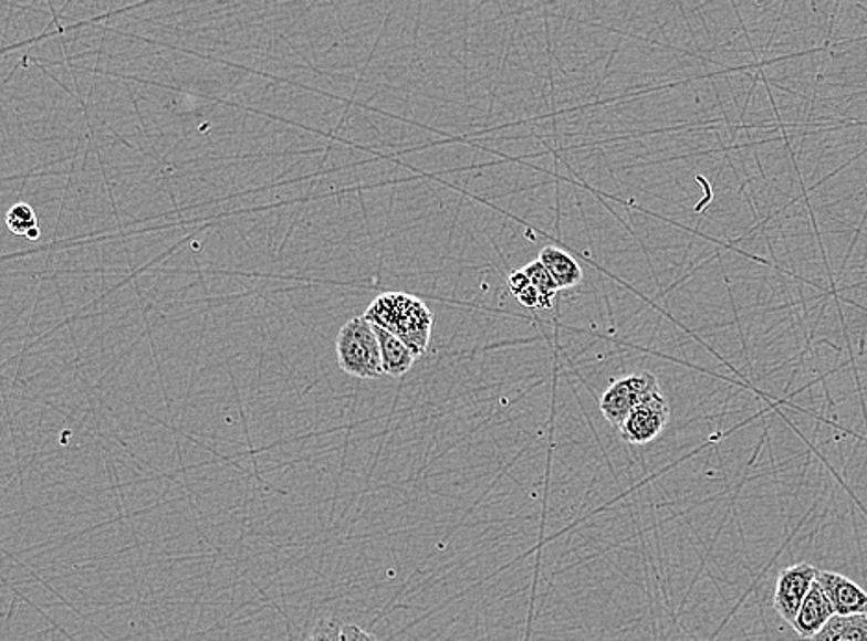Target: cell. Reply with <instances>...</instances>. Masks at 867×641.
<instances>
[{"instance_id": "12", "label": "cell", "mask_w": 867, "mask_h": 641, "mask_svg": "<svg viewBox=\"0 0 867 641\" xmlns=\"http://www.w3.org/2000/svg\"><path fill=\"white\" fill-rule=\"evenodd\" d=\"M8 230L12 231L13 235L24 237L29 235L30 231L40 228L38 225V217H35L34 209L30 208L29 203L19 202L12 208L8 209L7 213Z\"/></svg>"}, {"instance_id": "2", "label": "cell", "mask_w": 867, "mask_h": 641, "mask_svg": "<svg viewBox=\"0 0 867 641\" xmlns=\"http://www.w3.org/2000/svg\"><path fill=\"white\" fill-rule=\"evenodd\" d=\"M337 360L341 370L357 379H378L384 376L378 333L365 316L346 322L337 335Z\"/></svg>"}, {"instance_id": "14", "label": "cell", "mask_w": 867, "mask_h": 641, "mask_svg": "<svg viewBox=\"0 0 867 641\" xmlns=\"http://www.w3.org/2000/svg\"><path fill=\"white\" fill-rule=\"evenodd\" d=\"M341 641H378V638L357 624H344Z\"/></svg>"}, {"instance_id": "9", "label": "cell", "mask_w": 867, "mask_h": 641, "mask_svg": "<svg viewBox=\"0 0 867 641\" xmlns=\"http://www.w3.org/2000/svg\"><path fill=\"white\" fill-rule=\"evenodd\" d=\"M376 333H378L379 348H382V362H384L385 376H406L407 371L411 370L412 365H415L417 355L412 354L411 349L407 348L400 338H396L389 332L376 327Z\"/></svg>"}, {"instance_id": "11", "label": "cell", "mask_w": 867, "mask_h": 641, "mask_svg": "<svg viewBox=\"0 0 867 641\" xmlns=\"http://www.w3.org/2000/svg\"><path fill=\"white\" fill-rule=\"evenodd\" d=\"M524 272L530 277L531 285L541 294V309L550 311L553 307V300L557 296L558 287L552 274L541 261H531L530 265L524 266Z\"/></svg>"}, {"instance_id": "3", "label": "cell", "mask_w": 867, "mask_h": 641, "mask_svg": "<svg viewBox=\"0 0 867 641\" xmlns=\"http://www.w3.org/2000/svg\"><path fill=\"white\" fill-rule=\"evenodd\" d=\"M660 392L659 379L651 371H637L631 376L621 377L613 381L599 400V409L608 423L614 428H621L627 417L640 403Z\"/></svg>"}, {"instance_id": "17", "label": "cell", "mask_w": 867, "mask_h": 641, "mask_svg": "<svg viewBox=\"0 0 867 641\" xmlns=\"http://www.w3.org/2000/svg\"><path fill=\"white\" fill-rule=\"evenodd\" d=\"M40 235H41L40 228H35V230L30 231L29 235H27V239H29V241H38V239H40Z\"/></svg>"}, {"instance_id": "10", "label": "cell", "mask_w": 867, "mask_h": 641, "mask_svg": "<svg viewBox=\"0 0 867 641\" xmlns=\"http://www.w3.org/2000/svg\"><path fill=\"white\" fill-rule=\"evenodd\" d=\"M812 641H867V613L833 616Z\"/></svg>"}, {"instance_id": "1", "label": "cell", "mask_w": 867, "mask_h": 641, "mask_svg": "<svg viewBox=\"0 0 867 641\" xmlns=\"http://www.w3.org/2000/svg\"><path fill=\"white\" fill-rule=\"evenodd\" d=\"M372 326L400 338L420 359L428 351L433 329V313L422 300L406 293H385L374 300L365 313Z\"/></svg>"}, {"instance_id": "7", "label": "cell", "mask_w": 867, "mask_h": 641, "mask_svg": "<svg viewBox=\"0 0 867 641\" xmlns=\"http://www.w3.org/2000/svg\"><path fill=\"white\" fill-rule=\"evenodd\" d=\"M833 616H836L833 605L828 601V597L823 593L819 585L814 582V586H812V590L808 591V596H806L805 602H803V607H801L800 613H797V618H795L792 627H794L795 632H797L801 638L812 640Z\"/></svg>"}, {"instance_id": "15", "label": "cell", "mask_w": 867, "mask_h": 641, "mask_svg": "<svg viewBox=\"0 0 867 641\" xmlns=\"http://www.w3.org/2000/svg\"><path fill=\"white\" fill-rule=\"evenodd\" d=\"M508 285L509 291H511V294L516 298L519 294L524 293L525 288L531 287V282L527 274H525L524 269H522V271H514L513 274L508 277Z\"/></svg>"}, {"instance_id": "16", "label": "cell", "mask_w": 867, "mask_h": 641, "mask_svg": "<svg viewBox=\"0 0 867 641\" xmlns=\"http://www.w3.org/2000/svg\"><path fill=\"white\" fill-rule=\"evenodd\" d=\"M516 300H519L520 304L524 305V307H530V309H541V294H539V291H536L533 285L525 288L524 293L519 294Z\"/></svg>"}, {"instance_id": "6", "label": "cell", "mask_w": 867, "mask_h": 641, "mask_svg": "<svg viewBox=\"0 0 867 641\" xmlns=\"http://www.w3.org/2000/svg\"><path fill=\"white\" fill-rule=\"evenodd\" d=\"M816 582L822 588L823 593L828 597L834 612L838 613V616L867 613V591L856 585L855 580H850L845 575L819 569Z\"/></svg>"}, {"instance_id": "4", "label": "cell", "mask_w": 867, "mask_h": 641, "mask_svg": "<svg viewBox=\"0 0 867 641\" xmlns=\"http://www.w3.org/2000/svg\"><path fill=\"white\" fill-rule=\"evenodd\" d=\"M817 571L812 564L800 563L783 569L773 591V608L786 623L794 624L808 591L816 582Z\"/></svg>"}, {"instance_id": "13", "label": "cell", "mask_w": 867, "mask_h": 641, "mask_svg": "<svg viewBox=\"0 0 867 641\" xmlns=\"http://www.w3.org/2000/svg\"><path fill=\"white\" fill-rule=\"evenodd\" d=\"M343 627L344 624H341L338 619H321V621L313 627L311 634L307 635V640L305 641H341Z\"/></svg>"}, {"instance_id": "5", "label": "cell", "mask_w": 867, "mask_h": 641, "mask_svg": "<svg viewBox=\"0 0 867 641\" xmlns=\"http://www.w3.org/2000/svg\"><path fill=\"white\" fill-rule=\"evenodd\" d=\"M670 420V406L662 392L651 396L640 403L621 423L619 434L629 444L644 445L654 442Z\"/></svg>"}, {"instance_id": "8", "label": "cell", "mask_w": 867, "mask_h": 641, "mask_svg": "<svg viewBox=\"0 0 867 641\" xmlns=\"http://www.w3.org/2000/svg\"><path fill=\"white\" fill-rule=\"evenodd\" d=\"M539 261L552 274L553 280L557 283L558 291L561 288L575 287V285H579L583 282V269H581L579 263L568 252L561 250V248H542Z\"/></svg>"}]
</instances>
